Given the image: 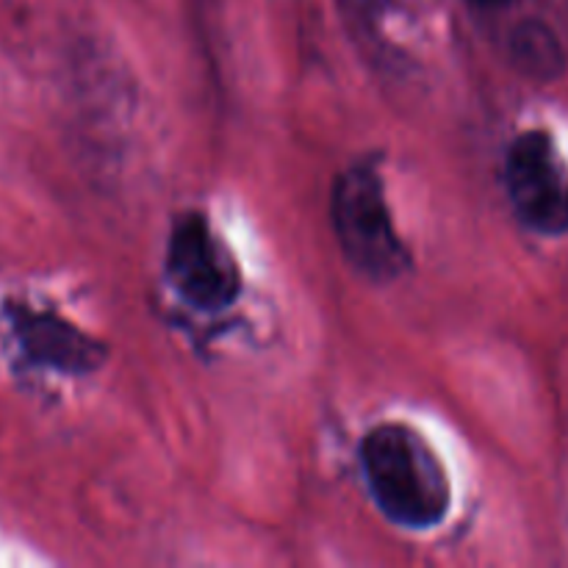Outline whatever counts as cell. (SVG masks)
Listing matches in <instances>:
<instances>
[{
	"label": "cell",
	"instance_id": "obj_1",
	"mask_svg": "<svg viewBox=\"0 0 568 568\" xmlns=\"http://www.w3.org/2000/svg\"><path fill=\"white\" fill-rule=\"evenodd\" d=\"M361 464L377 508L414 530L436 527L447 516V471L422 433L408 425H381L361 444Z\"/></svg>",
	"mask_w": 568,
	"mask_h": 568
},
{
	"label": "cell",
	"instance_id": "obj_2",
	"mask_svg": "<svg viewBox=\"0 0 568 568\" xmlns=\"http://www.w3.org/2000/svg\"><path fill=\"white\" fill-rule=\"evenodd\" d=\"M333 227L347 258L372 281H392L408 266V250L388 216L377 170L353 166L333 189Z\"/></svg>",
	"mask_w": 568,
	"mask_h": 568
},
{
	"label": "cell",
	"instance_id": "obj_3",
	"mask_svg": "<svg viewBox=\"0 0 568 568\" xmlns=\"http://www.w3.org/2000/svg\"><path fill=\"white\" fill-rule=\"evenodd\" d=\"M505 181L527 227L544 236L568 231V164L547 131H527L510 144Z\"/></svg>",
	"mask_w": 568,
	"mask_h": 568
},
{
	"label": "cell",
	"instance_id": "obj_4",
	"mask_svg": "<svg viewBox=\"0 0 568 568\" xmlns=\"http://www.w3.org/2000/svg\"><path fill=\"white\" fill-rule=\"evenodd\" d=\"M166 272L172 286L200 308H222L242 288L236 261L200 214L183 216L172 227Z\"/></svg>",
	"mask_w": 568,
	"mask_h": 568
},
{
	"label": "cell",
	"instance_id": "obj_5",
	"mask_svg": "<svg viewBox=\"0 0 568 568\" xmlns=\"http://www.w3.org/2000/svg\"><path fill=\"white\" fill-rule=\"evenodd\" d=\"M17 344L33 364L53 366L61 372H92L105 358L103 344L64 322L50 311L11 303L6 308Z\"/></svg>",
	"mask_w": 568,
	"mask_h": 568
},
{
	"label": "cell",
	"instance_id": "obj_6",
	"mask_svg": "<svg viewBox=\"0 0 568 568\" xmlns=\"http://www.w3.org/2000/svg\"><path fill=\"white\" fill-rule=\"evenodd\" d=\"M516 55L527 64V70L536 75H549L558 70L560 53L552 33L541 26H525L516 31Z\"/></svg>",
	"mask_w": 568,
	"mask_h": 568
},
{
	"label": "cell",
	"instance_id": "obj_7",
	"mask_svg": "<svg viewBox=\"0 0 568 568\" xmlns=\"http://www.w3.org/2000/svg\"><path fill=\"white\" fill-rule=\"evenodd\" d=\"M477 6H488V9H499V6H508L514 3V0H475Z\"/></svg>",
	"mask_w": 568,
	"mask_h": 568
}]
</instances>
